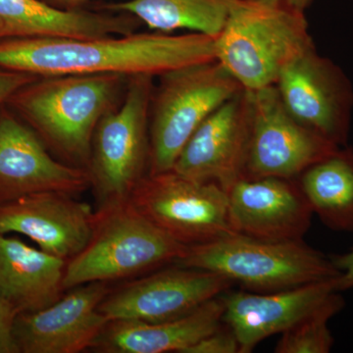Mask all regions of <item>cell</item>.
I'll return each instance as SVG.
<instances>
[{
    "label": "cell",
    "instance_id": "cell-1",
    "mask_svg": "<svg viewBox=\"0 0 353 353\" xmlns=\"http://www.w3.org/2000/svg\"><path fill=\"white\" fill-rule=\"evenodd\" d=\"M214 60L215 39L196 32L0 41V68L39 77L145 74L157 78L170 70Z\"/></svg>",
    "mask_w": 353,
    "mask_h": 353
},
{
    "label": "cell",
    "instance_id": "cell-2",
    "mask_svg": "<svg viewBox=\"0 0 353 353\" xmlns=\"http://www.w3.org/2000/svg\"><path fill=\"white\" fill-rule=\"evenodd\" d=\"M129 78L119 74L39 77L6 105L58 160L87 169L95 129L124 101Z\"/></svg>",
    "mask_w": 353,
    "mask_h": 353
},
{
    "label": "cell",
    "instance_id": "cell-3",
    "mask_svg": "<svg viewBox=\"0 0 353 353\" xmlns=\"http://www.w3.org/2000/svg\"><path fill=\"white\" fill-rule=\"evenodd\" d=\"M313 48L306 13L278 0H236L215 39L216 60L246 90L275 85Z\"/></svg>",
    "mask_w": 353,
    "mask_h": 353
},
{
    "label": "cell",
    "instance_id": "cell-4",
    "mask_svg": "<svg viewBox=\"0 0 353 353\" xmlns=\"http://www.w3.org/2000/svg\"><path fill=\"white\" fill-rule=\"evenodd\" d=\"M189 246L148 220L131 201L97 208L87 245L67 261L65 292L141 275L182 259Z\"/></svg>",
    "mask_w": 353,
    "mask_h": 353
},
{
    "label": "cell",
    "instance_id": "cell-5",
    "mask_svg": "<svg viewBox=\"0 0 353 353\" xmlns=\"http://www.w3.org/2000/svg\"><path fill=\"white\" fill-rule=\"evenodd\" d=\"M175 265L214 272L257 292H278L340 276L330 256L303 241H268L234 234L190 245Z\"/></svg>",
    "mask_w": 353,
    "mask_h": 353
},
{
    "label": "cell",
    "instance_id": "cell-6",
    "mask_svg": "<svg viewBox=\"0 0 353 353\" xmlns=\"http://www.w3.org/2000/svg\"><path fill=\"white\" fill-rule=\"evenodd\" d=\"M150 108V174L173 169L204 120L243 90L217 60L158 76Z\"/></svg>",
    "mask_w": 353,
    "mask_h": 353
},
{
    "label": "cell",
    "instance_id": "cell-7",
    "mask_svg": "<svg viewBox=\"0 0 353 353\" xmlns=\"http://www.w3.org/2000/svg\"><path fill=\"white\" fill-rule=\"evenodd\" d=\"M155 77L129 78L124 101L95 129L87 166L99 208L129 201L150 174V108Z\"/></svg>",
    "mask_w": 353,
    "mask_h": 353
},
{
    "label": "cell",
    "instance_id": "cell-8",
    "mask_svg": "<svg viewBox=\"0 0 353 353\" xmlns=\"http://www.w3.org/2000/svg\"><path fill=\"white\" fill-rule=\"evenodd\" d=\"M130 201L183 245H201L238 234L232 225L227 192L216 183L199 182L174 170L148 174Z\"/></svg>",
    "mask_w": 353,
    "mask_h": 353
},
{
    "label": "cell",
    "instance_id": "cell-9",
    "mask_svg": "<svg viewBox=\"0 0 353 353\" xmlns=\"http://www.w3.org/2000/svg\"><path fill=\"white\" fill-rule=\"evenodd\" d=\"M275 87L283 105L299 124L334 145H347L353 85L333 60L311 48L283 70Z\"/></svg>",
    "mask_w": 353,
    "mask_h": 353
},
{
    "label": "cell",
    "instance_id": "cell-10",
    "mask_svg": "<svg viewBox=\"0 0 353 353\" xmlns=\"http://www.w3.org/2000/svg\"><path fill=\"white\" fill-rule=\"evenodd\" d=\"M248 92L252 129L246 178L296 180L311 165L341 148L294 119L283 105L275 85Z\"/></svg>",
    "mask_w": 353,
    "mask_h": 353
},
{
    "label": "cell",
    "instance_id": "cell-11",
    "mask_svg": "<svg viewBox=\"0 0 353 353\" xmlns=\"http://www.w3.org/2000/svg\"><path fill=\"white\" fill-rule=\"evenodd\" d=\"M233 284L214 272L175 265L111 290L99 309L109 320L169 321L225 294Z\"/></svg>",
    "mask_w": 353,
    "mask_h": 353
},
{
    "label": "cell",
    "instance_id": "cell-12",
    "mask_svg": "<svg viewBox=\"0 0 353 353\" xmlns=\"http://www.w3.org/2000/svg\"><path fill=\"white\" fill-rule=\"evenodd\" d=\"M250 129V94L243 88L197 128L172 170L227 190L245 176Z\"/></svg>",
    "mask_w": 353,
    "mask_h": 353
},
{
    "label": "cell",
    "instance_id": "cell-13",
    "mask_svg": "<svg viewBox=\"0 0 353 353\" xmlns=\"http://www.w3.org/2000/svg\"><path fill=\"white\" fill-rule=\"evenodd\" d=\"M88 189L85 169L58 160L24 121L6 104L0 108V203L44 192L77 196Z\"/></svg>",
    "mask_w": 353,
    "mask_h": 353
},
{
    "label": "cell",
    "instance_id": "cell-14",
    "mask_svg": "<svg viewBox=\"0 0 353 353\" xmlns=\"http://www.w3.org/2000/svg\"><path fill=\"white\" fill-rule=\"evenodd\" d=\"M111 289L92 282L68 290L48 307L19 313L15 338L20 352L79 353L90 350L109 319L99 304Z\"/></svg>",
    "mask_w": 353,
    "mask_h": 353
},
{
    "label": "cell",
    "instance_id": "cell-15",
    "mask_svg": "<svg viewBox=\"0 0 353 353\" xmlns=\"http://www.w3.org/2000/svg\"><path fill=\"white\" fill-rule=\"evenodd\" d=\"M236 233L268 241H303L313 211L296 180L239 179L226 190Z\"/></svg>",
    "mask_w": 353,
    "mask_h": 353
},
{
    "label": "cell",
    "instance_id": "cell-16",
    "mask_svg": "<svg viewBox=\"0 0 353 353\" xmlns=\"http://www.w3.org/2000/svg\"><path fill=\"white\" fill-rule=\"evenodd\" d=\"M94 211L65 192L28 194L0 203V234H24L39 250L69 261L90 240Z\"/></svg>",
    "mask_w": 353,
    "mask_h": 353
},
{
    "label": "cell",
    "instance_id": "cell-17",
    "mask_svg": "<svg viewBox=\"0 0 353 353\" xmlns=\"http://www.w3.org/2000/svg\"><path fill=\"white\" fill-rule=\"evenodd\" d=\"M336 292L332 279L266 294L230 292L222 296L223 323L236 334L240 353H250L265 339L284 333L314 312Z\"/></svg>",
    "mask_w": 353,
    "mask_h": 353
},
{
    "label": "cell",
    "instance_id": "cell-18",
    "mask_svg": "<svg viewBox=\"0 0 353 353\" xmlns=\"http://www.w3.org/2000/svg\"><path fill=\"white\" fill-rule=\"evenodd\" d=\"M143 23L132 14L67 11L43 0H0V41L10 39H101L127 36Z\"/></svg>",
    "mask_w": 353,
    "mask_h": 353
},
{
    "label": "cell",
    "instance_id": "cell-19",
    "mask_svg": "<svg viewBox=\"0 0 353 353\" xmlns=\"http://www.w3.org/2000/svg\"><path fill=\"white\" fill-rule=\"evenodd\" d=\"M224 301L217 296L189 314L159 323L109 320L90 350L101 353H185L223 324Z\"/></svg>",
    "mask_w": 353,
    "mask_h": 353
},
{
    "label": "cell",
    "instance_id": "cell-20",
    "mask_svg": "<svg viewBox=\"0 0 353 353\" xmlns=\"http://www.w3.org/2000/svg\"><path fill=\"white\" fill-rule=\"evenodd\" d=\"M66 260L0 234V296L18 312H34L63 296Z\"/></svg>",
    "mask_w": 353,
    "mask_h": 353
},
{
    "label": "cell",
    "instance_id": "cell-21",
    "mask_svg": "<svg viewBox=\"0 0 353 353\" xmlns=\"http://www.w3.org/2000/svg\"><path fill=\"white\" fill-rule=\"evenodd\" d=\"M313 214L330 229L353 232V150L341 146L296 179Z\"/></svg>",
    "mask_w": 353,
    "mask_h": 353
},
{
    "label": "cell",
    "instance_id": "cell-22",
    "mask_svg": "<svg viewBox=\"0 0 353 353\" xmlns=\"http://www.w3.org/2000/svg\"><path fill=\"white\" fill-rule=\"evenodd\" d=\"M236 0H129L99 6L101 10L136 16L155 32L189 30L217 39Z\"/></svg>",
    "mask_w": 353,
    "mask_h": 353
},
{
    "label": "cell",
    "instance_id": "cell-23",
    "mask_svg": "<svg viewBox=\"0 0 353 353\" xmlns=\"http://www.w3.org/2000/svg\"><path fill=\"white\" fill-rule=\"evenodd\" d=\"M340 292L332 294L328 301L314 312L305 316L282 333L275 347L276 353H328L334 339L328 324L334 315L345 307Z\"/></svg>",
    "mask_w": 353,
    "mask_h": 353
},
{
    "label": "cell",
    "instance_id": "cell-24",
    "mask_svg": "<svg viewBox=\"0 0 353 353\" xmlns=\"http://www.w3.org/2000/svg\"><path fill=\"white\" fill-rule=\"evenodd\" d=\"M223 324L192 345L185 353H240L236 334L226 324Z\"/></svg>",
    "mask_w": 353,
    "mask_h": 353
},
{
    "label": "cell",
    "instance_id": "cell-25",
    "mask_svg": "<svg viewBox=\"0 0 353 353\" xmlns=\"http://www.w3.org/2000/svg\"><path fill=\"white\" fill-rule=\"evenodd\" d=\"M19 314L17 309L0 296V353H19L15 338V323Z\"/></svg>",
    "mask_w": 353,
    "mask_h": 353
},
{
    "label": "cell",
    "instance_id": "cell-26",
    "mask_svg": "<svg viewBox=\"0 0 353 353\" xmlns=\"http://www.w3.org/2000/svg\"><path fill=\"white\" fill-rule=\"evenodd\" d=\"M39 78V76L25 72L0 68V108L21 88Z\"/></svg>",
    "mask_w": 353,
    "mask_h": 353
},
{
    "label": "cell",
    "instance_id": "cell-27",
    "mask_svg": "<svg viewBox=\"0 0 353 353\" xmlns=\"http://www.w3.org/2000/svg\"><path fill=\"white\" fill-rule=\"evenodd\" d=\"M334 268L340 273L336 278V289L338 292H345L353 289V248L343 254L330 256Z\"/></svg>",
    "mask_w": 353,
    "mask_h": 353
},
{
    "label": "cell",
    "instance_id": "cell-28",
    "mask_svg": "<svg viewBox=\"0 0 353 353\" xmlns=\"http://www.w3.org/2000/svg\"><path fill=\"white\" fill-rule=\"evenodd\" d=\"M43 1L61 10L75 11L85 9V4L90 0H43Z\"/></svg>",
    "mask_w": 353,
    "mask_h": 353
},
{
    "label": "cell",
    "instance_id": "cell-29",
    "mask_svg": "<svg viewBox=\"0 0 353 353\" xmlns=\"http://www.w3.org/2000/svg\"><path fill=\"white\" fill-rule=\"evenodd\" d=\"M278 1L283 2V3L292 7V8L296 9V10L306 13L309 7L312 6L316 0H278Z\"/></svg>",
    "mask_w": 353,
    "mask_h": 353
}]
</instances>
